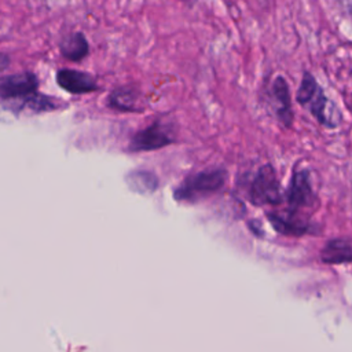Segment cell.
<instances>
[{
	"label": "cell",
	"instance_id": "obj_1",
	"mask_svg": "<svg viewBox=\"0 0 352 352\" xmlns=\"http://www.w3.org/2000/svg\"><path fill=\"white\" fill-rule=\"evenodd\" d=\"M300 106L307 109L311 116L326 128H337L342 116L333 100L327 98L311 72H304L300 87L296 94Z\"/></svg>",
	"mask_w": 352,
	"mask_h": 352
},
{
	"label": "cell",
	"instance_id": "obj_2",
	"mask_svg": "<svg viewBox=\"0 0 352 352\" xmlns=\"http://www.w3.org/2000/svg\"><path fill=\"white\" fill-rule=\"evenodd\" d=\"M38 88V78L33 72H19L0 77V99L22 102L34 95Z\"/></svg>",
	"mask_w": 352,
	"mask_h": 352
},
{
	"label": "cell",
	"instance_id": "obj_3",
	"mask_svg": "<svg viewBox=\"0 0 352 352\" xmlns=\"http://www.w3.org/2000/svg\"><path fill=\"white\" fill-rule=\"evenodd\" d=\"M226 180V172L221 169L205 170L194 175L186 180L184 186L176 191V195L180 199H195L202 195L212 194L217 191Z\"/></svg>",
	"mask_w": 352,
	"mask_h": 352
},
{
	"label": "cell",
	"instance_id": "obj_4",
	"mask_svg": "<svg viewBox=\"0 0 352 352\" xmlns=\"http://www.w3.org/2000/svg\"><path fill=\"white\" fill-rule=\"evenodd\" d=\"M250 199L256 205L279 204L280 201L279 182L271 165H264L257 170L250 187Z\"/></svg>",
	"mask_w": 352,
	"mask_h": 352
},
{
	"label": "cell",
	"instance_id": "obj_5",
	"mask_svg": "<svg viewBox=\"0 0 352 352\" xmlns=\"http://www.w3.org/2000/svg\"><path fill=\"white\" fill-rule=\"evenodd\" d=\"M173 142L172 133L166 125L155 121L150 126L133 135L129 143L131 151H151L165 147Z\"/></svg>",
	"mask_w": 352,
	"mask_h": 352
},
{
	"label": "cell",
	"instance_id": "obj_6",
	"mask_svg": "<svg viewBox=\"0 0 352 352\" xmlns=\"http://www.w3.org/2000/svg\"><path fill=\"white\" fill-rule=\"evenodd\" d=\"M287 204L290 212L296 214L300 209L309 208L315 204V194L307 169L294 170L287 190Z\"/></svg>",
	"mask_w": 352,
	"mask_h": 352
},
{
	"label": "cell",
	"instance_id": "obj_7",
	"mask_svg": "<svg viewBox=\"0 0 352 352\" xmlns=\"http://www.w3.org/2000/svg\"><path fill=\"white\" fill-rule=\"evenodd\" d=\"M56 84L66 92L73 95L89 94L99 89L96 78L85 72L74 69H59L55 76Z\"/></svg>",
	"mask_w": 352,
	"mask_h": 352
},
{
	"label": "cell",
	"instance_id": "obj_8",
	"mask_svg": "<svg viewBox=\"0 0 352 352\" xmlns=\"http://www.w3.org/2000/svg\"><path fill=\"white\" fill-rule=\"evenodd\" d=\"M271 98L275 116L278 121L290 128L294 120L292 100H290V89L286 78L283 76H276L271 84Z\"/></svg>",
	"mask_w": 352,
	"mask_h": 352
},
{
	"label": "cell",
	"instance_id": "obj_9",
	"mask_svg": "<svg viewBox=\"0 0 352 352\" xmlns=\"http://www.w3.org/2000/svg\"><path fill=\"white\" fill-rule=\"evenodd\" d=\"M59 51L67 60L78 62L88 55L89 44L82 32H73L60 40Z\"/></svg>",
	"mask_w": 352,
	"mask_h": 352
},
{
	"label": "cell",
	"instance_id": "obj_10",
	"mask_svg": "<svg viewBox=\"0 0 352 352\" xmlns=\"http://www.w3.org/2000/svg\"><path fill=\"white\" fill-rule=\"evenodd\" d=\"M268 220L271 221L272 227L283 235L298 236V235L309 232V224L307 221H304L302 219H300L296 213H292V212H289L287 216L270 213Z\"/></svg>",
	"mask_w": 352,
	"mask_h": 352
},
{
	"label": "cell",
	"instance_id": "obj_11",
	"mask_svg": "<svg viewBox=\"0 0 352 352\" xmlns=\"http://www.w3.org/2000/svg\"><path fill=\"white\" fill-rule=\"evenodd\" d=\"M139 91L131 85L114 88L107 96V106L120 111H138Z\"/></svg>",
	"mask_w": 352,
	"mask_h": 352
},
{
	"label": "cell",
	"instance_id": "obj_12",
	"mask_svg": "<svg viewBox=\"0 0 352 352\" xmlns=\"http://www.w3.org/2000/svg\"><path fill=\"white\" fill-rule=\"evenodd\" d=\"M322 261L327 264H344L352 261V241L351 239H331L322 253Z\"/></svg>",
	"mask_w": 352,
	"mask_h": 352
},
{
	"label": "cell",
	"instance_id": "obj_13",
	"mask_svg": "<svg viewBox=\"0 0 352 352\" xmlns=\"http://www.w3.org/2000/svg\"><path fill=\"white\" fill-rule=\"evenodd\" d=\"M129 186L136 191H153L157 187L155 177L148 172H135L128 177Z\"/></svg>",
	"mask_w": 352,
	"mask_h": 352
},
{
	"label": "cell",
	"instance_id": "obj_14",
	"mask_svg": "<svg viewBox=\"0 0 352 352\" xmlns=\"http://www.w3.org/2000/svg\"><path fill=\"white\" fill-rule=\"evenodd\" d=\"M344 14H346L352 19V0H337Z\"/></svg>",
	"mask_w": 352,
	"mask_h": 352
},
{
	"label": "cell",
	"instance_id": "obj_15",
	"mask_svg": "<svg viewBox=\"0 0 352 352\" xmlns=\"http://www.w3.org/2000/svg\"><path fill=\"white\" fill-rule=\"evenodd\" d=\"M10 63H11L10 56L7 54H4V52H0V72L6 70L10 66Z\"/></svg>",
	"mask_w": 352,
	"mask_h": 352
}]
</instances>
